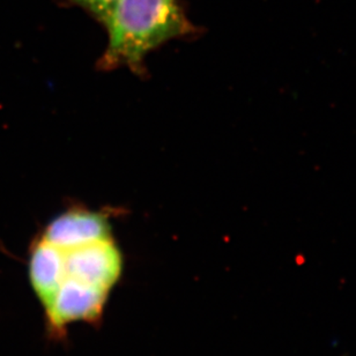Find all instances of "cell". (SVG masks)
<instances>
[{
	"label": "cell",
	"instance_id": "2",
	"mask_svg": "<svg viewBox=\"0 0 356 356\" xmlns=\"http://www.w3.org/2000/svg\"><path fill=\"white\" fill-rule=\"evenodd\" d=\"M60 250L62 266L50 303H106L124 268L123 254L113 237Z\"/></svg>",
	"mask_w": 356,
	"mask_h": 356
},
{
	"label": "cell",
	"instance_id": "5",
	"mask_svg": "<svg viewBox=\"0 0 356 356\" xmlns=\"http://www.w3.org/2000/svg\"><path fill=\"white\" fill-rule=\"evenodd\" d=\"M64 1L70 5L83 8L95 20L104 24L120 0H64Z\"/></svg>",
	"mask_w": 356,
	"mask_h": 356
},
{
	"label": "cell",
	"instance_id": "1",
	"mask_svg": "<svg viewBox=\"0 0 356 356\" xmlns=\"http://www.w3.org/2000/svg\"><path fill=\"white\" fill-rule=\"evenodd\" d=\"M104 27L108 44L99 67L127 66L137 74L149 52L195 31L178 0H120Z\"/></svg>",
	"mask_w": 356,
	"mask_h": 356
},
{
	"label": "cell",
	"instance_id": "3",
	"mask_svg": "<svg viewBox=\"0 0 356 356\" xmlns=\"http://www.w3.org/2000/svg\"><path fill=\"white\" fill-rule=\"evenodd\" d=\"M41 237L59 249H72L113 235L109 220L103 213L71 209L52 219Z\"/></svg>",
	"mask_w": 356,
	"mask_h": 356
},
{
	"label": "cell",
	"instance_id": "4",
	"mask_svg": "<svg viewBox=\"0 0 356 356\" xmlns=\"http://www.w3.org/2000/svg\"><path fill=\"white\" fill-rule=\"evenodd\" d=\"M62 266V250L40 237L31 248L28 277L36 298L44 308L55 293Z\"/></svg>",
	"mask_w": 356,
	"mask_h": 356
}]
</instances>
